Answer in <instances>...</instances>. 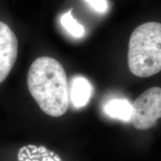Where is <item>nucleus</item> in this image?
Here are the masks:
<instances>
[{"label":"nucleus","mask_w":161,"mask_h":161,"mask_svg":"<svg viewBox=\"0 0 161 161\" xmlns=\"http://www.w3.org/2000/svg\"><path fill=\"white\" fill-rule=\"evenodd\" d=\"M161 118V88L154 86L146 90L132 104L130 122L138 130H148Z\"/></svg>","instance_id":"7ed1b4c3"},{"label":"nucleus","mask_w":161,"mask_h":161,"mask_svg":"<svg viewBox=\"0 0 161 161\" xmlns=\"http://www.w3.org/2000/svg\"><path fill=\"white\" fill-rule=\"evenodd\" d=\"M72 8L66 12L60 17V24L69 35L75 37H81L85 33L84 26L78 23L72 14Z\"/></svg>","instance_id":"0eeeda50"},{"label":"nucleus","mask_w":161,"mask_h":161,"mask_svg":"<svg viewBox=\"0 0 161 161\" xmlns=\"http://www.w3.org/2000/svg\"><path fill=\"white\" fill-rule=\"evenodd\" d=\"M128 67L134 75L148 78L161 71V23L139 25L128 43Z\"/></svg>","instance_id":"f03ea898"},{"label":"nucleus","mask_w":161,"mask_h":161,"mask_svg":"<svg viewBox=\"0 0 161 161\" xmlns=\"http://www.w3.org/2000/svg\"><path fill=\"white\" fill-rule=\"evenodd\" d=\"M18 55V41L7 24L0 21V84L5 80Z\"/></svg>","instance_id":"20e7f679"},{"label":"nucleus","mask_w":161,"mask_h":161,"mask_svg":"<svg viewBox=\"0 0 161 161\" xmlns=\"http://www.w3.org/2000/svg\"><path fill=\"white\" fill-rule=\"evenodd\" d=\"M29 91L43 111L53 117L63 116L69 106L67 78L63 66L55 58L40 57L30 66Z\"/></svg>","instance_id":"f257e3e1"},{"label":"nucleus","mask_w":161,"mask_h":161,"mask_svg":"<svg viewBox=\"0 0 161 161\" xmlns=\"http://www.w3.org/2000/svg\"><path fill=\"white\" fill-rule=\"evenodd\" d=\"M55 153H54L53 152H49V156H50V157H53L54 155H55Z\"/></svg>","instance_id":"f8f14e48"},{"label":"nucleus","mask_w":161,"mask_h":161,"mask_svg":"<svg viewBox=\"0 0 161 161\" xmlns=\"http://www.w3.org/2000/svg\"><path fill=\"white\" fill-rule=\"evenodd\" d=\"M46 152H47V149H46V147H44L43 146L37 147V152L40 153V154H43V153H46Z\"/></svg>","instance_id":"1a4fd4ad"},{"label":"nucleus","mask_w":161,"mask_h":161,"mask_svg":"<svg viewBox=\"0 0 161 161\" xmlns=\"http://www.w3.org/2000/svg\"><path fill=\"white\" fill-rule=\"evenodd\" d=\"M92 6V8L98 12H105L108 9V2L107 0H84Z\"/></svg>","instance_id":"6e6552de"},{"label":"nucleus","mask_w":161,"mask_h":161,"mask_svg":"<svg viewBox=\"0 0 161 161\" xmlns=\"http://www.w3.org/2000/svg\"><path fill=\"white\" fill-rule=\"evenodd\" d=\"M27 148H30V149H35V148H37V147L36 146H34V145H29V146H27Z\"/></svg>","instance_id":"9b49d317"},{"label":"nucleus","mask_w":161,"mask_h":161,"mask_svg":"<svg viewBox=\"0 0 161 161\" xmlns=\"http://www.w3.org/2000/svg\"><path fill=\"white\" fill-rule=\"evenodd\" d=\"M104 111L110 118L130 122L132 104L127 99L116 98L108 102L104 107Z\"/></svg>","instance_id":"423d86ee"},{"label":"nucleus","mask_w":161,"mask_h":161,"mask_svg":"<svg viewBox=\"0 0 161 161\" xmlns=\"http://www.w3.org/2000/svg\"><path fill=\"white\" fill-rule=\"evenodd\" d=\"M69 99L75 108L86 106L92 97V86L85 78L77 76L72 78L69 91Z\"/></svg>","instance_id":"39448f33"},{"label":"nucleus","mask_w":161,"mask_h":161,"mask_svg":"<svg viewBox=\"0 0 161 161\" xmlns=\"http://www.w3.org/2000/svg\"><path fill=\"white\" fill-rule=\"evenodd\" d=\"M53 159H54V160H55V161H62L61 159H60V158H59V156L57 155V154H55V155L53 156Z\"/></svg>","instance_id":"9d476101"}]
</instances>
